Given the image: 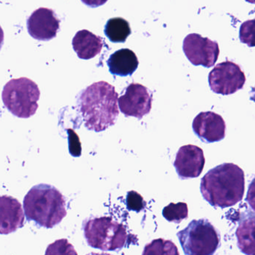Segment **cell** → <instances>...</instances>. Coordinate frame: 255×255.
I'll list each match as a JSON object with an SVG mask.
<instances>
[{
  "label": "cell",
  "mask_w": 255,
  "mask_h": 255,
  "mask_svg": "<svg viewBox=\"0 0 255 255\" xmlns=\"http://www.w3.org/2000/svg\"><path fill=\"white\" fill-rule=\"evenodd\" d=\"M200 189L203 198L215 208L232 207L244 195V171L234 163L221 164L202 177Z\"/></svg>",
  "instance_id": "cell-1"
},
{
  "label": "cell",
  "mask_w": 255,
  "mask_h": 255,
  "mask_svg": "<svg viewBox=\"0 0 255 255\" xmlns=\"http://www.w3.org/2000/svg\"><path fill=\"white\" fill-rule=\"evenodd\" d=\"M79 107L85 126L101 132L116 123L119 115V95L107 82L93 83L82 92Z\"/></svg>",
  "instance_id": "cell-2"
},
{
  "label": "cell",
  "mask_w": 255,
  "mask_h": 255,
  "mask_svg": "<svg viewBox=\"0 0 255 255\" xmlns=\"http://www.w3.org/2000/svg\"><path fill=\"white\" fill-rule=\"evenodd\" d=\"M23 207L28 220L46 228L56 226L67 215L63 195L47 184L33 186L25 196Z\"/></svg>",
  "instance_id": "cell-3"
},
{
  "label": "cell",
  "mask_w": 255,
  "mask_h": 255,
  "mask_svg": "<svg viewBox=\"0 0 255 255\" xmlns=\"http://www.w3.org/2000/svg\"><path fill=\"white\" fill-rule=\"evenodd\" d=\"M177 235L186 255H214L220 247V233L207 219H194Z\"/></svg>",
  "instance_id": "cell-4"
},
{
  "label": "cell",
  "mask_w": 255,
  "mask_h": 255,
  "mask_svg": "<svg viewBox=\"0 0 255 255\" xmlns=\"http://www.w3.org/2000/svg\"><path fill=\"white\" fill-rule=\"evenodd\" d=\"M40 95L36 83L21 77L10 80L4 86L2 98L10 113L20 119H28L36 113Z\"/></svg>",
  "instance_id": "cell-5"
},
{
  "label": "cell",
  "mask_w": 255,
  "mask_h": 255,
  "mask_svg": "<svg viewBox=\"0 0 255 255\" xmlns=\"http://www.w3.org/2000/svg\"><path fill=\"white\" fill-rule=\"evenodd\" d=\"M84 234L89 246L102 251L121 250L128 238L125 226L110 217L87 221L84 225Z\"/></svg>",
  "instance_id": "cell-6"
},
{
  "label": "cell",
  "mask_w": 255,
  "mask_h": 255,
  "mask_svg": "<svg viewBox=\"0 0 255 255\" xmlns=\"http://www.w3.org/2000/svg\"><path fill=\"white\" fill-rule=\"evenodd\" d=\"M210 89L214 93L230 95L244 87L246 76L240 67L231 61L218 64L208 77Z\"/></svg>",
  "instance_id": "cell-7"
},
{
  "label": "cell",
  "mask_w": 255,
  "mask_h": 255,
  "mask_svg": "<svg viewBox=\"0 0 255 255\" xmlns=\"http://www.w3.org/2000/svg\"><path fill=\"white\" fill-rule=\"evenodd\" d=\"M183 50L187 59L195 66L211 68L219 58V44L198 34L188 35L183 40Z\"/></svg>",
  "instance_id": "cell-8"
},
{
  "label": "cell",
  "mask_w": 255,
  "mask_h": 255,
  "mask_svg": "<svg viewBox=\"0 0 255 255\" xmlns=\"http://www.w3.org/2000/svg\"><path fill=\"white\" fill-rule=\"evenodd\" d=\"M119 106L125 116L141 119L151 110V93L142 85L131 83L119 98Z\"/></svg>",
  "instance_id": "cell-9"
},
{
  "label": "cell",
  "mask_w": 255,
  "mask_h": 255,
  "mask_svg": "<svg viewBox=\"0 0 255 255\" xmlns=\"http://www.w3.org/2000/svg\"><path fill=\"white\" fill-rule=\"evenodd\" d=\"M205 165V158L202 149L196 145L187 144L180 147L174 166L179 177L182 180L196 178L201 175Z\"/></svg>",
  "instance_id": "cell-10"
},
{
  "label": "cell",
  "mask_w": 255,
  "mask_h": 255,
  "mask_svg": "<svg viewBox=\"0 0 255 255\" xmlns=\"http://www.w3.org/2000/svg\"><path fill=\"white\" fill-rule=\"evenodd\" d=\"M60 21L54 11L46 8L35 10L27 20L29 35L38 41H50L57 35Z\"/></svg>",
  "instance_id": "cell-11"
},
{
  "label": "cell",
  "mask_w": 255,
  "mask_h": 255,
  "mask_svg": "<svg viewBox=\"0 0 255 255\" xmlns=\"http://www.w3.org/2000/svg\"><path fill=\"white\" fill-rule=\"evenodd\" d=\"M192 129L203 142L213 143L225 138L226 125L219 115L213 112H203L194 119Z\"/></svg>",
  "instance_id": "cell-12"
},
{
  "label": "cell",
  "mask_w": 255,
  "mask_h": 255,
  "mask_svg": "<svg viewBox=\"0 0 255 255\" xmlns=\"http://www.w3.org/2000/svg\"><path fill=\"white\" fill-rule=\"evenodd\" d=\"M0 233L8 234L23 226L24 213L20 203L12 197L3 195L0 199Z\"/></svg>",
  "instance_id": "cell-13"
},
{
  "label": "cell",
  "mask_w": 255,
  "mask_h": 255,
  "mask_svg": "<svg viewBox=\"0 0 255 255\" xmlns=\"http://www.w3.org/2000/svg\"><path fill=\"white\" fill-rule=\"evenodd\" d=\"M104 40L90 31L83 29L79 31L73 38L72 44L74 51L80 59H93L102 50Z\"/></svg>",
  "instance_id": "cell-14"
},
{
  "label": "cell",
  "mask_w": 255,
  "mask_h": 255,
  "mask_svg": "<svg viewBox=\"0 0 255 255\" xmlns=\"http://www.w3.org/2000/svg\"><path fill=\"white\" fill-rule=\"evenodd\" d=\"M138 58L129 49H122L110 56L107 65L113 75L127 77L132 75L138 68Z\"/></svg>",
  "instance_id": "cell-15"
},
{
  "label": "cell",
  "mask_w": 255,
  "mask_h": 255,
  "mask_svg": "<svg viewBox=\"0 0 255 255\" xmlns=\"http://www.w3.org/2000/svg\"><path fill=\"white\" fill-rule=\"evenodd\" d=\"M236 236L240 252L255 255V215H247L240 221Z\"/></svg>",
  "instance_id": "cell-16"
},
{
  "label": "cell",
  "mask_w": 255,
  "mask_h": 255,
  "mask_svg": "<svg viewBox=\"0 0 255 255\" xmlns=\"http://www.w3.org/2000/svg\"><path fill=\"white\" fill-rule=\"evenodd\" d=\"M105 35L113 43H125L130 35L129 23L122 17H115L107 21Z\"/></svg>",
  "instance_id": "cell-17"
},
{
  "label": "cell",
  "mask_w": 255,
  "mask_h": 255,
  "mask_svg": "<svg viewBox=\"0 0 255 255\" xmlns=\"http://www.w3.org/2000/svg\"><path fill=\"white\" fill-rule=\"evenodd\" d=\"M189 211L186 203L179 202L177 204L171 203L162 210V216L170 222L180 223L183 219L188 217Z\"/></svg>",
  "instance_id": "cell-18"
},
{
  "label": "cell",
  "mask_w": 255,
  "mask_h": 255,
  "mask_svg": "<svg viewBox=\"0 0 255 255\" xmlns=\"http://www.w3.org/2000/svg\"><path fill=\"white\" fill-rule=\"evenodd\" d=\"M240 39L249 47H255V19L244 22L240 26Z\"/></svg>",
  "instance_id": "cell-19"
},
{
  "label": "cell",
  "mask_w": 255,
  "mask_h": 255,
  "mask_svg": "<svg viewBox=\"0 0 255 255\" xmlns=\"http://www.w3.org/2000/svg\"><path fill=\"white\" fill-rule=\"evenodd\" d=\"M127 207L132 211L140 212L146 207V202L140 194L135 191L128 192L126 199Z\"/></svg>",
  "instance_id": "cell-20"
},
{
  "label": "cell",
  "mask_w": 255,
  "mask_h": 255,
  "mask_svg": "<svg viewBox=\"0 0 255 255\" xmlns=\"http://www.w3.org/2000/svg\"><path fill=\"white\" fill-rule=\"evenodd\" d=\"M68 134L70 153L76 157L80 156L81 155L82 148L78 135L71 129H68Z\"/></svg>",
  "instance_id": "cell-21"
},
{
  "label": "cell",
  "mask_w": 255,
  "mask_h": 255,
  "mask_svg": "<svg viewBox=\"0 0 255 255\" xmlns=\"http://www.w3.org/2000/svg\"><path fill=\"white\" fill-rule=\"evenodd\" d=\"M246 201H247L251 208H252V210L255 213V177L252 179L250 184H249Z\"/></svg>",
  "instance_id": "cell-22"
},
{
  "label": "cell",
  "mask_w": 255,
  "mask_h": 255,
  "mask_svg": "<svg viewBox=\"0 0 255 255\" xmlns=\"http://www.w3.org/2000/svg\"><path fill=\"white\" fill-rule=\"evenodd\" d=\"M81 1L91 8H97L104 5L108 0H81Z\"/></svg>",
  "instance_id": "cell-23"
},
{
  "label": "cell",
  "mask_w": 255,
  "mask_h": 255,
  "mask_svg": "<svg viewBox=\"0 0 255 255\" xmlns=\"http://www.w3.org/2000/svg\"><path fill=\"white\" fill-rule=\"evenodd\" d=\"M250 99L255 102V88H252V92H251Z\"/></svg>",
  "instance_id": "cell-24"
},
{
  "label": "cell",
  "mask_w": 255,
  "mask_h": 255,
  "mask_svg": "<svg viewBox=\"0 0 255 255\" xmlns=\"http://www.w3.org/2000/svg\"><path fill=\"white\" fill-rule=\"evenodd\" d=\"M246 2H249L251 4H255V0H245Z\"/></svg>",
  "instance_id": "cell-25"
}]
</instances>
